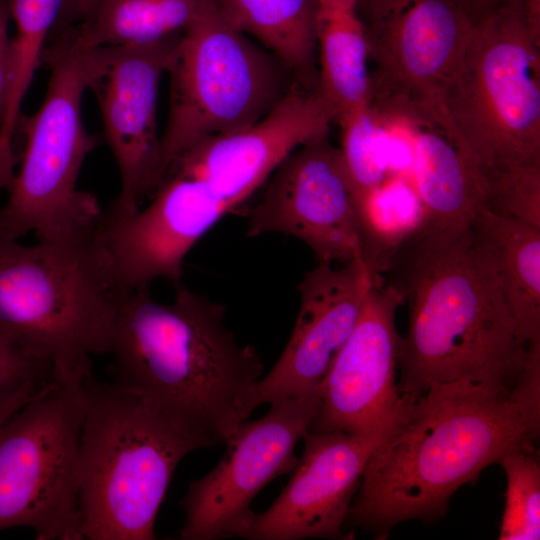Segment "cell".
Segmentation results:
<instances>
[{
    "label": "cell",
    "mask_w": 540,
    "mask_h": 540,
    "mask_svg": "<svg viewBox=\"0 0 540 540\" xmlns=\"http://www.w3.org/2000/svg\"><path fill=\"white\" fill-rule=\"evenodd\" d=\"M266 182L247 213L248 237L292 236L322 263L363 260L352 187L340 149L328 137L294 150Z\"/></svg>",
    "instance_id": "14"
},
{
    "label": "cell",
    "mask_w": 540,
    "mask_h": 540,
    "mask_svg": "<svg viewBox=\"0 0 540 540\" xmlns=\"http://www.w3.org/2000/svg\"><path fill=\"white\" fill-rule=\"evenodd\" d=\"M78 457L81 525L87 540H153L180 461L196 446L140 396L93 373L82 382Z\"/></svg>",
    "instance_id": "5"
},
{
    "label": "cell",
    "mask_w": 540,
    "mask_h": 540,
    "mask_svg": "<svg viewBox=\"0 0 540 540\" xmlns=\"http://www.w3.org/2000/svg\"><path fill=\"white\" fill-rule=\"evenodd\" d=\"M63 0H10V16L15 24L12 37L13 84L2 131L14 134L21 107L52 29L59 20Z\"/></svg>",
    "instance_id": "25"
},
{
    "label": "cell",
    "mask_w": 540,
    "mask_h": 540,
    "mask_svg": "<svg viewBox=\"0 0 540 540\" xmlns=\"http://www.w3.org/2000/svg\"><path fill=\"white\" fill-rule=\"evenodd\" d=\"M14 137H8L0 133V190H9L14 177L17 156L13 146Z\"/></svg>",
    "instance_id": "33"
},
{
    "label": "cell",
    "mask_w": 540,
    "mask_h": 540,
    "mask_svg": "<svg viewBox=\"0 0 540 540\" xmlns=\"http://www.w3.org/2000/svg\"><path fill=\"white\" fill-rule=\"evenodd\" d=\"M44 386L27 387L12 397L0 403V423L5 421L16 411H18L25 403L33 398Z\"/></svg>",
    "instance_id": "35"
},
{
    "label": "cell",
    "mask_w": 540,
    "mask_h": 540,
    "mask_svg": "<svg viewBox=\"0 0 540 540\" xmlns=\"http://www.w3.org/2000/svg\"><path fill=\"white\" fill-rule=\"evenodd\" d=\"M522 343L540 341V229L481 208L471 225Z\"/></svg>",
    "instance_id": "21"
},
{
    "label": "cell",
    "mask_w": 540,
    "mask_h": 540,
    "mask_svg": "<svg viewBox=\"0 0 540 540\" xmlns=\"http://www.w3.org/2000/svg\"><path fill=\"white\" fill-rule=\"evenodd\" d=\"M102 0H63L59 20L62 28L82 22Z\"/></svg>",
    "instance_id": "32"
},
{
    "label": "cell",
    "mask_w": 540,
    "mask_h": 540,
    "mask_svg": "<svg viewBox=\"0 0 540 540\" xmlns=\"http://www.w3.org/2000/svg\"><path fill=\"white\" fill-rule=\"evenodd\" d=\"M376 277L361 259L339 267L319 262L305 273L297 285L300 307L291 337L258 382V406L319 389L351 335Z\"/></svg>",
    "instance_id": "18"
},
{
    "label": "cell",
    "mask_w": 540,
    "mask_h": 540,
    "mask_svg": "<svg viewBox=\"0 0 540 540\" xmlns=\"http://www.w3.org/2000/svg\"><path fill=\"white\" fill-rule=\"evenodd\" d=\"M109 47L84 48L61 31L46 45L42 61L49 80L39 109L23 122L25 150L0 208V238L34 233L55 239L94 229L102 209L78 189L80 171L95 147L82 121V99L103 74Z\"/></svg>",
    "instance_id": "6"
},
{
    "label": "cell",
    "mask_w": 540,
    "mask_h": 540,
    "mask_svg": "<svg viewBox=\"0 0 540 540\" xmlns=\"http://www.w3.org/2000/svg\"><path fill=\"white\" fill-rule=\"evenodd\" d=\"M407 305L397 383L416 399L429 387L469 381L511 393L524 380L538 345L520 340L490 258L472 226L423 224L383 274Z\"/></svg>",
    "instance_id": "1"
},
{
    "label": "cell",
    "mask_w": 540,
    "mask_h": 540,
    "mask_svg": "<svg viewBox=\"0 0 540 540\" xmlns=\"http://www.w3.org/2000/svg\"><path fill=\"white\" fill-rule=\"evenodd\" d=\"M503 5L512 9L524 22L532 37L540 41V0H504Z\"/></svg>",
    "instance_id": "31"
},
{
    "label": "cell",
    "mask_w": 540,
    "mask_h": 540,
    "mask_svg": "<svg viewBox=\"0 0 540 540\" xmlns=\"http://www.w3.org/2000/svg\"><path fill=\"white\" fill-rule=\"evenodd\" d=\"M10 0H0V131L7 114L13 84L12 37L9 35Z\"/></svg>",
    "instance_id": "30"
},
{
    "label": "cell",
    "mask_w": 540,
    "mask_h": 540,
    "mask_svg": "<svg viewBox=\"0 0 540 540\" xmlns=\"http://www.w3.org/2000/svg\"><path fill=\"white\" fill-rule=\"evenodd\" d=\"M334 122L317 89L295 84L263 118L196 144L170 164L163 178L199 180L237 209L294 150L328 137Z\"/></svg>",
    "instance_id": "15"
},
{
    "label": "cell",
    "mask_w": 540,
    "mask_h": 540,
    "mask_svg": "<svg viewBox=\"0 0 540 540\" xmlns=\"http://www.w3.org/2000/svg\"><path fill=\"white\" fill-rule=\"evenodd\" d=\"M201 0H102L82 22L64 27L84 48L150 44L180 33Z\"/></svg>",
    "instance_id": "23"
},
{
    "label": "cell",
    "mask_w": 540,
    "mask_h": 540,
    "mask_svg": "<svg viewBox=\"0 0 540 540\" xmlns=\"http://www.w3.org/2000/svg\"><path fill=\"white\" fill-rule=\"evenodd\" d=\"M54 380L48 363L26 352L0 329V403L27 387Z\"/></svg>",
    "instance_id": "29"
},
{
    "label": "cell",
    "mask_w": 540,
    "mask_h": 540,
    "mask_svg": "<svg viewBox=\"0 0 540 540\" xmlns=\"http://www.w3.org/2000/svg\"><path fill=\"white\" fill-rule=\"evenodd\" d=\"M353 200L363 261L373 277L383 276L399 248L423 226L422 202L402 176H389Z\"/></svg>",
    "instance_id": "24"
},
{
    "label": "cell",
    "mask_w": 540,
    "mask_h": 540,
    "mask_svg": "<svg viewBox=\"0 0 540 540\" xmlns=\"http://www.w3.org/2000/svg\"><path fill=\"white\" fill-rule=\"evenodd\" d=\"M455 3L470 18L472 23L482 18L503 5L504 0H454Z\"/></svg>",
    "instance_id": "34"
},
{
    "label": "cell",
    "mask_w": 540,
    "mask_h": 540,
    "mask_svg": "<svg viewBox=\"0 0 540 540\" xmlns=\"http://www.w3.org/2000/svg\"><path fill=\"white\" fill-rule=\"evenodd\" d=\"M431 125L479 171L540 162V41L512 9L473 24Z\"/></svg>",
    "instance_id": "7"
},
{
    "label": "cell",
    "mask_w": 540,
    "mask_h": 540,
    "mask_svg": "<svg viewBox=\"0 0 540 540\" xmlns=\"http://www.w3.org/2000/svg\"><path fill=\"white\" fill-rule=\"evenodd\" d=\"M507 490L500 526L501 540L540 538V462L537 444L521 445L499 460Z\"/></svg>",
    "instance_id": "26"
},
{
    "label": "cell",
    "mask_w": 540,
    "mask_h": 540,
    "mask_svg": "<svg viewBox=\"0 0 540 540\" xmlns=\"http://www.w3.org/2000/svg\"><path fill=\"white\" fill-rule=\"evenodd\" d=\"M401 295L377 276L359 319L319 387L318 413L308 430L388 436L406 419L415 399L396 382Z\"/></svg>",
    "instance_id": "13"
},
{
    "label": "cell",
    "mask_w": 540,
    "mask_h": 540,
    "mask_svg": "<svg viewBox=\"0 0 540 540\" xmlns=\"http://www.w3.org/2000/svg\"><path fill=\"white\" fill-rule=\"evenodd\" d=\"M241 32L272 54L297 84L317 89L316 0H217Z\"/></svg>",
    "instance_id": "22"
},
{
    "label": "cell",
    "mask_w": 540,
    "mask_h": 540,
    "mask_svg": "<svg viewBox=\"0 0 540 540\" xmlns=\"http://www.w3.org/2000/svg\"><path fill=\"white\" fill-rule=\"evenodd\" d=\"M94 229L32 245L0 238V329L57 380L83 381L111 344L120 294Z\"/></svg>",
    "instance_id": "4"
},
{
    "label": "cell",
    "mask_w": 540,
    "mask_h": 540,
    "mask_svg": "<svg viewBox=\"0 0 540 540\" xmlns=\"http://www.w3.org/2000/svg\"><path fill=\"white\" fill-rule=\"evenodd\" d=\"M386 436L307 430L283 491L254 513L241 535L251 540L351 539L344 531L365 466Z\"/></svg>",
    "instance_id": "17"
},
{
    "label": "cell",
    "mask_w": 540,
    "mask_h": 540,
    "mask_svg": "<svg viewBox=\"0 0 540 540\" xmlns=\"http://www.w3.org/2000/svg\"><path fill=\"white\" fill-rule=\"evenodd\" d=\"M410 180L422 202L427 226L463 230L483 208L478 169L436 126L416 125Z\"/></svg>",
    "instance_id": "19"
},
{
    "label": "cell",
    "mask_w": 540,
    "mask_h": 540,
    "mask_svg": "<svg viewBox=\"0 0 540 540\" xmlns=\"http://www.w3.org/2000/svg\"><path fill=\"white\" fill-rule=\"evenodd\" d=\"M358 13L376 66L371 105L431 125L472 21L454 0H368Z\"/></svg>",
    "instance_id": "10"
},
{
    "label": "cell",
    "mask_w": 540,
    "mask_h": 540,
    "mask_svg": "<svg viewBox=\"0 0 540 540\" xmlns=\"http://www.w3.org/2000/svg\"><path fill=\"white\" fill-rule=\"evenodd\" d=\"M83 381L54 380L0 423V530L83 540L78 457Z\"/></svg>",
    "instance_id": "9"
},
{
    "label": "cell",
    "mask_w": 540,
    "mask_h": 540,
    "mask_svg": "<svg viewBox=\"0 0 540 540\" xmlns=\"http://www.w3.org/2000/svg\"><path fill=\"white\" fill-rule=\"evenodd\" d=\"M368 0H357V8L362 6L364 3H366Z\"/></svg>",
    "instance_id": "36"
},
{
    "label": "cell",
    "mask_w": 540,
    "mask_h": 540,
    "mask_svg": "<svg viewBox=\"0 0 540 540\" xmlns=\"http://www.w3.org/2000/svg\"><path fill=\"white\" fill-rule=\"evenodd\" d=\"M181 32L150 44L109 47L105 70L91 88L120 174L121 190L111 205L120 211L138 209L162 180L158 93Z\"/></svg>",
    "instance_id": "16"
},
{
    "label": "cell",
    "mask_w": 540,
    "mask_h": 540,
    "mask_svg": "<svg viewBox=\"0 0 540 540\" xmlns=\"http://www.w3.org/2000/svg\"><path fill=\"white\" fill-rule=\"evenodd\" d=\"M478 172L483 208L540 229V162Z\"/></svg>",
    "instance_id": "28"
},
{
    "label": "cell",
    "mask_w": 540,
    "mask_h": 540,
    "mask_svg": "<svg viewBox=\"0 0 540 540\" xmlns=\"http://www.w3.org/2000/svg\"><path fill=\"white\" fill-rule=\"evenodd\" d=\"M317 90L335 122L372 100L369 45L357 0H316Z\"/></svg>",
    "instance_id": "20"
},
{
    "label": "cell",
    "mask_w": 540,
    "mask_h": 540,
    "mask_svg": "<svg viewBox=\"0 0 540 540\" xmlns=\"http://www.w3.org/2000/svg\"><path fill=\"white\" fill-rule=\"evenodd\" d=\"M166 74L169 110L161 136L162 179L184 152L254 124L297 84L290 83L294 78L272 54L232 24L217 0H201L180 34Z\"/></svg>",
    "instance_id": "8"
},
{
    "label": "cell",
    "mask_w": 540,
    "mask_h": 540,
    "mask_svg": "<svg viewBox=\"0 0 540 540\" xmlns=\"http://www.w3.org/2000/svg\"><path fill=\"white\" fill-rule=\"evenodd\" d=\"M338 124L341 128L339 149L355 197L389 177L387 129L371 105Z\"/></svg>",
    "instance_id": "27"
},
{
    "label": "cell",
    "mask_w": 540,
    "mask_h": 540,
    "mask_svg": "<svg viewBox=\"0 0 540 540\" xmlns=\"http://www.w3.org/2000/svg\"><path fill=\"white\" fill-rule=\"evenodd\" d=\"M234 210L199 180L175 175L163 178L143 209L102 210L94 234L112 285L119 294L157 279L180 287L187 254Z\"/></svg>",
    "instance_id": "12"
},
{
    "label": "cell",
    "mask_w": 540,
    "mask_h": 540,
    "mask_svg": "<svg viewBox=\"0 0 540 540\" xmlns=\"http://www.w3.org/2000/svg\"><path fill=\"white\" fill-rule=\"evenodd\" d=\"M113 382L140 396L197 449L224 444L258 407L263 363L225 323V308L184 285L120 294L108 353Z\"/></svg>",
    "instance_id": "3"
},
{
    "label": "cell",
    "mask_w": 540,
    "mask_h": 540,
    "mask_svg": "<svg viewBox=\"0 0 540 540\" xmlns=\"http://www.w3.org/2000/svg\"><path fill=\"white\" fill-rule=\"evenodd\" d=\"M259 419L242 422L227 438L218 464L190 482L179 501L180 540L238 537L249 526L258 492L297 463L295 448L316 417L319 389L275 400Z\"/></svg>",
    "instance_id": "11"
},
{
    "label": "cell",
    "mask_w": 540,
    "mask_h": 540,
    "mask_svg": "<svg viewBox=\"0 0 540 540\" xmlns=\"http://www.w3.org/2000/svg\"><path fill=\"white\" fill-rule=\"evenodd\" d=\"M539 432L540 362L511 393L433 385L373 450L346 524L385 539L402 522L438 520L461 486L510 449L537 444Z\"/></svg>",
    "instance_id": "2"
}]
</instances>
